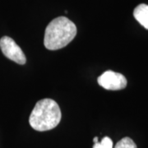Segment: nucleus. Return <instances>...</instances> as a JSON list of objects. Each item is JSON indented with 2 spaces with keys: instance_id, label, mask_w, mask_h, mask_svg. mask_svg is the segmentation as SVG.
<instances>
[{
  "instance_id": "1",
  "label": "nucleus",
  "mask_w": 148,
  "mask_h": 148,
  "mask_svg": "<svg viewBox=\"0 0 148 148\" xmlns=\"http://www.w3.org/2000/svg\"><path fill=\"white\" fill-rule=\"evenodd\" d=\"M77 35V27L65 16H58L49 23L45 32L44 45L49 50L65 47Z\"/></svg>"
},
{
  "instance_id": "2",
  "label": "nucleus",
  "mask_w": 148,
  "mask_h": 148,
  "mask_svg": "<svg viewBox=\"0 0 148 148\" xmlns=\"http://www.w3.org/2000/svg\"><path fill=\"white\" fill-rule=\"evenodd\" d=\"M61 118L62 113L58 103L45 98L37 102L30 115L29 123L33 129L45 132L57 127Z\"/></svg>"
},
{
  "instance_id": "3",
  "label": "nucleus",
  "mask_w": 148,
  "mask_h": 148,
  "mask_svg": "<svg viewBox=\"0 0 148 148\" xmlns=\"http://www.w3.org/2000/svg\"><path fill=\"white\" fill-rule=\"evenodd\" d=\"M0 49L4 56L12 61L21 65L26 64V55L11 37L3 36L0 39Z\"/></svg>"
},
{
  "instance_id": "4",
  "label": "nucleus",
  "mask_w": 148,
  "mask_h": 148,
  "mask_svg": "<svg viewBox=\"0 0 148 148\" xmlns=\"http://www.w3.org/2000/svg\"><path fill=\"white\" fill-rule=\"evenodd\" d=\"M99 85L109 90H119L127 86V79L121 73L113 71H106L98 77Z\"/></svg>"
},
{
  "instance_id": "5",
  "label": "nucleus",
  "mask_w": 148,
  "mask_h": 148,
  "mask_svg": "<svg viewBox=\"0 0 148 148\" xmlns=\"http://www.w3.org/2000/svg\"><path fill=\"white\" fill-rule=\"evenodd\" d=\"M133 16L143 27L148 30V5L139 4L133 11Z\"/></svg>"
},
{
  "instance_id": "6",
  "label": "nucleus",
  "mask_w": 148,
  "mask_h": 148,
  "mask_svg": "<svg viewBox=\"0 0 148 148\" xmlns=\"http://www.w3.org/2000/svg\"><path fill=\"white\" fill-rule=\"evenodd\" d=\"M94 146L93 148H113V142L109 137H105L101 142H98V138L95 137L93 139Z\"/></svg>"
},
{
  "instance_id": "7",
  "label": "nucleus",
  "mask_w": 148,
  "mask_h": 148,
  "mask_svg": "<svg viewBox=\"0 0 148 148\" xmlns=\"http://www.w3.org/2000/svg\"><path fill=\"white\" fill-rule=\"evenodd\" d=\"M114 148H138L137 145L130 138H122L119 142H118Z\"/></svg>"
}]
</instances>
